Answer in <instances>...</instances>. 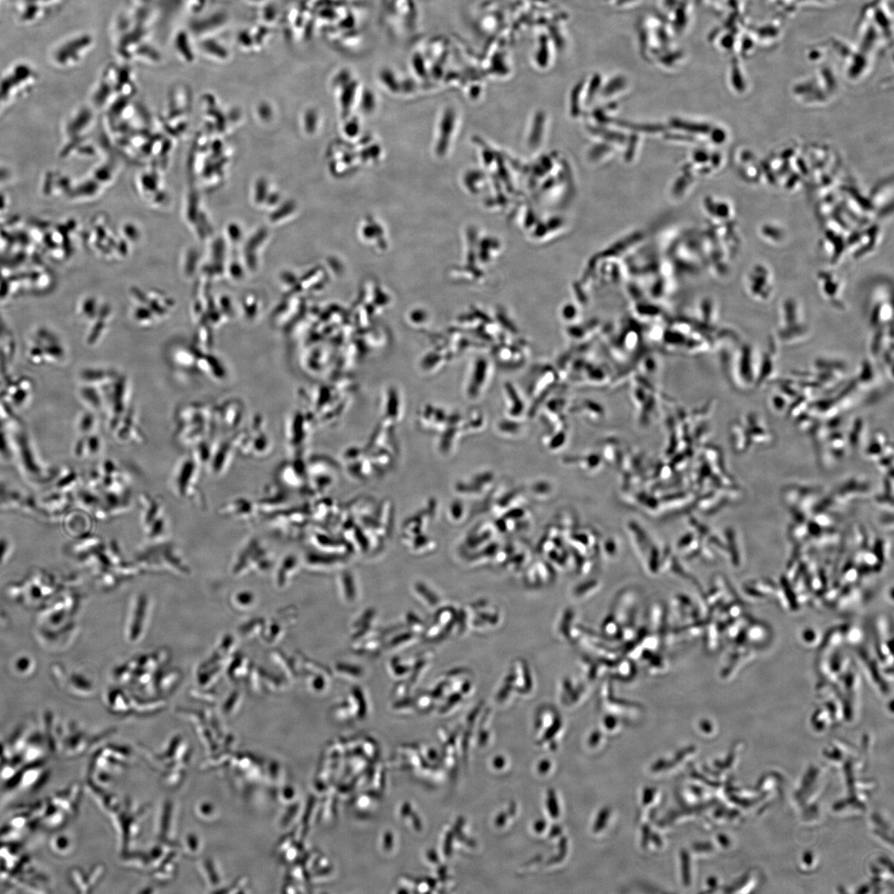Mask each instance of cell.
<instances>
[{
  "label": "cell",
  "instance_id": "1",
  "mask_svg": "<svg viewBox=\"0 0 894 894\" xmlns=\"http://www.w3.org/2000/svg\"><path fill=\"white\" fill-rule=\"evenodd\" d=\"M745 290L755 302H770L775 291V277L770 267L763 263L752 266L746 274Z\"/></svg>",
  "mask_w": 894,
  "mask_h": 894
},
{
  "label": "cell",
  "instance_id": "2",
  "mask_svg": "<svg viewBox=\"0 0 894 894\" xmlns=\"http://www.w3.org/2000/svg\"><path fill=\"white\" fill-rule=\"evenodd\" d=\"M817 283L819 291L823 298L827 301L835 308H845L843 300L844 283L842 279L835 272L821 270L817 275Z\"/></svg>",
  "mask_w": 894,
  "mask_h": 894
},
{
  "label": "cell",
  "instance_id": "3",
  "mask_svg": "<svg viewBox=\"0 0 894 894\" xmlns=\"http://www.w3.org/2000/svg\"><path fill=\"white\" fill-rule=\"evenodd\" d=\"M737 352L734 372H738L739 379L742 380L743 386L757 383L759 359L754 346L743 343Z\"/></svg>",
  "mask_w": 894,
  "mask_h": 894
},
{
  "label": "cell",
  "instance_id": "4",
  "mask_svg": "<svg viewBox=\"0 0 894 894\" xmlns=\"http://www.w3.org/2000/svg\"><path fill=\"white\" fill-rule=\"evenodd\" d=\"M809 325L806 321L803 306L799 300L785 298L779 306V330L796 329Z\"/></svg>",
  "mask_w": 894,
  "mask_h": 894
},
{
  "label": "cell",
  "instance_id": "5",
  "mask_svg": "<svg viewBox=\"0 0 894 894\" xmlns=\"http://www.w3.org/2000/svg\"><path fill=\"white\" fill-rule=\"evenodd\" d=\"M173 48L180 59L187 62L195 61V48L190 33L187 30L181 29L176 33L173 40Z\"/></svg>",
  "mask_w": 894,
  "mask_h": 894
},
{
  "label": "cell",
  "instance_id": "6",
  "mask_svg": "<svg viewBox=\"0 0 894 894\" xmlns=\"http://www.w3.org/2000/svg\"><path fill=\"white\" fill-rule=\"evenodd\" d=\"M199 50L202 55L216 61L227 59L229 53L225 46L212 37L200 40Z\"/></svg>",
  "mask_w": 894,
  "mask_h": 894
},
{
  "label": "cell",
  "instance_id": "7",
  "mask_svg": "<svg viewBox=\"0 0 894 894\" xmlns=\"http://www.w3.org/2000/svg\"><path fill=\"white\" fill-rule=\"evenodd\" d=\"M133 1L139 4V6H147V4H149L150 2H151L152 0H133Z\"/></svg>",
  "mask_w": 894,
  "mask_h": 894
}]
</instances>
